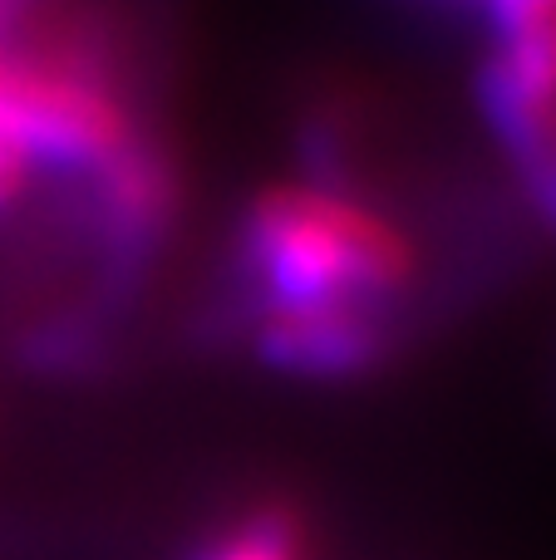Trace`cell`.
<instances>
[{
    "instance_id": "cell-1",
    "label": "cell",
    "mask_w": 556,
    "mask_h": 560,
    "mask_svg": "<svg viewBox=\"0 0 556 560\" xmlns=\"http://www.w3.org/2000/svg\"><path fill=\"white\" fill-rule=\"evenodd\" d=\"M246 266L271 310L364 305L409 276L404 242L364 207L331 192H266L246 217Z\"/></svg>"
},
{
    "instance_id": "cell-2",
    "label": "cell",
    "mask_w": 556,
    "mask_h": 560,
    "mask_svg": "<svg viewBox=\"0 0 556 560\" xmlns=\"http://www.w3.org/2000/svg\"><path fill=\"white\" fill-rule=\"evenodd\" d=\"M493 49L483 65L488 118L522 177L556 167V0H508L488 15Z\"/></svg>"
},
{
    "instance_id": "cell-3",
    "label": "cell",
    "mask_w": 556,
    "mask_h": 560,
    "mask_svg": "<svg viewBox=\"0 0 556 560\" xmlns=\"http://www.w3.org/2000/svg\"><path fill=\"white\" fill-rule=\"evenodd\" d=\"M262 354L286 374L345 378L364 369L380 349V325L364 305H321V310H271L256 335Z\"/></svg>"
},
{
    "instance_id": "cell-4",
    "label": "cell",
    "mask_w": 556,
    "mask_h": 560,
    "mask_svg": "<svg viewBox=\"0 0 556 560\" xmlns=\"http://www.w3.org/2000/svg\"><path fill=\"white\" fill-rule=\"evenodd\" d=\"M99 197H104V232L118 252H138L148 236L163 226L167 212V173L153 153L128 143L114 163L99 173Z\"/></svg>"
},
{
    "instance_id": "cell-5",
    "label": "cell",
    "mask_w": 556,
    "mask_h": 560,
    "mask_svg": "<svg viewBox=\"0 0 556 560\" xmlns=\"http://www.w3.org/2000/svg\"><path fill=\"white\" fill-rule=\"evenodd\" d=\"M202 560H301V556H296V532L281 516H256V522L236 526L232 536H222Z\"/></svg>"
},
{
    "instance_id": "cell-6",
    "label": "cell",
    "mask_w": 556,
    "mask_h": 560,
    "mask_svg": "<svg viewBox=\"0 0 556 560\" xmlns=\"http://www.w3.org/2000/svg\"><path fill=\"white\" fill-rule=\"evenodd\" d=\"M15 187H20V177H5V173H0V207L15 197Z\"/></svg>"
}]
</instances>
